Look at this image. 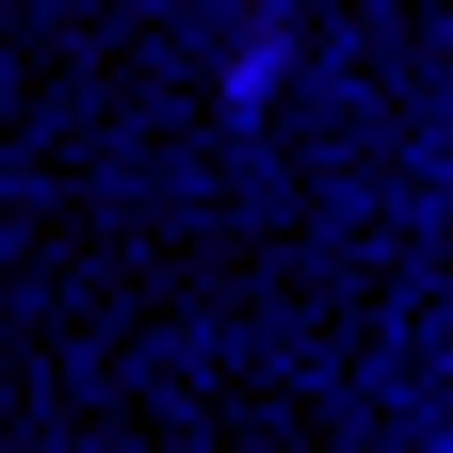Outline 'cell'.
I'll list each match as a JSON object with an SVG mask.
<instances>
[{"label":"cell","mask_w":453,"mask_h":453,"mask_svg":"<svg viewBox=\"0 0 453 453\" xmlns=\"http://www.w3.org/2000/svg\"><path fill=\"white\" fill-rule=\"evenodd\" d=\"M275 65H292V0H259V17H243V49H226V130H259Z\"/></svg>","instance_id":"cell-1"}]
</instances>
